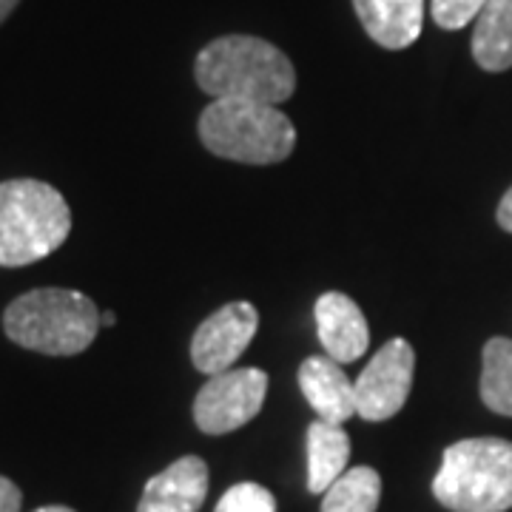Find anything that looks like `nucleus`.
Returning <instances> with one entry per match:
<instances>
[{
    "label": "nucleus",
    "mask_w": 512,
    "mask_h": 512,
    "mask_svg": "<svg viewBox=\"0 0 512 512\" xmlns=\"http://www.w3.org/2000/svg\"><path fill=\"white\" fill-rule=\"evenodd\" d=\"M197 83L214 100L279 106L296 89L293 63L274 43L251 35L217 37L197 55Z\"/></svg>",
    "instance_id": "obj_1"
},
{
    "label": "nucleus",
    "mask_w": 512,
    "mask_h": 512,
    "mask_svg": "<svg viewBox=\"0 0 512 512\" xmlns=\"http://www.w3.org/2000/svg\"><path fill=\"white\" fill-rule=\"evenodd\" d=\"M97 305L72 288H35L12 299L3 311L6 336L46 356H77L92 348L100 330Z\"/></svg>",
    "instance_id": "obj_2"
},
{
    "label": "nucleus",
    "mask_w": 512,
    "mask_h": 512,
    "mask_svg": "<svg viewBox=\"0 0 512 512\" xmlns=\"http://www.w3.org/2000/svg\"><path fill=\"white\" fill-rule=\"evenodd\" d=\"M72 234V208L43 180L0 183V268L40 262Z\"/></svg>",
    "instance_id": "obj_3"
},
{
    "label": "nucleus",
    "mask_w": 512,
    "mask_h": 512,
    "mask_svg": "<svg viewBox=\"0 0 512 512\" xmlns=\"http://www.w3.org/2000/svg\"><path fill=\"white\" fill-rule=\"evenodd\" d=\"M433 495L453 512L512 510V441L464 439L444 450Z\"/></svg>",
    "instance_id": "obj_4"
},
{
    "label": "nucleus",
    "mask_w": 512,
    "mask_h": 512,
    "mask_svg": "<svg viewBox=\"0 0 512 512\" xmlns=\"http://www.w3.org/2000/svg\"><path fill=\"white\" fill-rule=\"evenodd\" d=\"M200 140L222 160L274 165L291 157L296 128L282 111L268 103L211 100L200 114Z\"/></svg>",
    "instance_id": "obj_5"
},
{
    "label": "nucleus",
    "mask_w": 512,
    "mask_h": 512,
    "mask_svg": "<svg viewBox=\"0 0 512 512\" xmlns=\"http://www.w3.org/2000/svg\"><path fill=\"white\" fill-rule=\"evenodd\" d=\"M268 396V373L259 367H231L208 376L194 399V421L202 433L222 436L259 416Z\"/></svg>",
    "instance_id": "obj_6"
},
{
    "label": "nucleus",
    "mask_w": 512,
    "mask_h": 512,
    "mask_svg": "<svg viewBox=\"0 0 512 512\" xmlns=\"http://www.w3.org/2000/svg\"><path fill=\"white\" fill-rule=\"evenodd\" d=\"M416 376V350L396 336L384 345L356 379V416L365 421L393 419L407 402Z\"/></svg>",
    "instance_id": "obj_7"
},
{
    "label": "nucleus",
    "mask_w": 512,
    "mask_h": 512,
    "mask_svg": "<svg viewBox=\"0 0 512 512\" xmlns=\"http://www.w3.org/2000/svg\"><path fill=\"white\" fill-rule=\"evenodd\" d=\"M259 328V311L251 302H228L202 322L191 339V362L205 376L231 370L248 350Z\"/></svg>",
    "instance_id": "obj_8"
},
{
    "label": "nucleus",
    "mask_w": 512,
    "mask_h": 512,
    "mask_svg": "<svg viewBox=\"0 0 512 512\" xmlns=\"http://www.w3.org/2000/svg\"><path fill=\"white\" fill-rule=\"evenodd\" d=\"M316 333L328 359L339 365L359 362L370 345L365 313L348 293L330 291L316 299Z\"/></svg>",
    "instance_id": "obj_9"
},
{
    "label": "nucleus",
    "mask_w": 512,
    "mask_h": 512,
    "mask_svg": "<svg viewBox=\"0 0 512 512\" xmlns=\"http://www.w3.org/2000/svg\"><path fill=\"white\" fill-rule=\"evenodd\" d=\"M208 498V464L200 456H183L163 473L148 478L137 512H197Z\"/></svg>",
    "instance_id": "obj_10"
},
{
    "label": "nucleus",
    "mask_w": 512,
    "mask_h": 512,
    "mask_svg": "<svg viewBox=\"0 0 512 512\" xmlns=\"http://www.w3.org/2000/svg\"><path fill=\"white\" fill-rule=\"evenodd\" d=\"M299 390L322 421L345 424L356 416V382H350L345 367L328 356H311L302 362Z\"/></svg>",
    "instance_id": "obj_11"
},
{
    "label": "nucleus",
    "mask_w": 512,
    "mask_h": 512,
    "mask_svg": "<svg viewBox=\"0 0 512 512\" xmlns=\"http://www.w3.org/2000/svg\"><path fill=\"white\" fill-rule=\"evenodd\" d=\"M365 32L384 49H407L424 23V0H353Z\"/></svg>",
    "instance_id": "obj_12"
},
{
    "label": "nucleus",
    "mask_w": 512,
    "mask_h": 512,
    "mask_svg": "<svg viewBox=\"0 0 512 512\" xmlns=\"http://www.w3.org/2000/svg\"><path fill=\"white\" fill-rule=\"evenodd\" d=\"M350 439L342 424L316 419L308 427V490L325 495L348 473Z\"/></svg>",
    "instance_id": "obj_13"
},
{
    "label": "nucleus",
    "mask_w": 512,
    "mask_h": 512,
    "mask_svg": "<svg viewBox=\"0 0 512 512\" xmlns=\"http://www.w3.org/2000/svg\"><path fill=\"white\" fill-rule=\"evenodd\" d=\"M473 57L484 72L512 69V0H487L473 29Z\"/></svg>",
    "instance_id": "obj_14"
},
{
    "label": "nucleus",
    "mask_w": 512,
    "mask_h": 512,
    "mask_svg": "<svg viewBox=\"0 0 512 512\" xmlns=\"http://www.w3.org/2000/svg\"><path fill=\"white\" fill-rule=\"evenodd\" d=\"M382 498V476L373 467H350L330 484L322 498V512H376Z\"/></svg>",
    "instance_id": "obj_15"
},
{
    "label": "nucleus",
    "mask_w": 512,
    "mask_h": 512,
    "mask_svg": "<svg viewBox=\"0 0 512 512\" xmlns=\"http://www.w3.org/2000/svg\"><path fill=\"white\" fill-rule=\"evenodd\" d=\"M481 402L498 416L512 419V339L495 336L484 345Z\"/></svg>",
    "instance_id": "obj_16"
},
{
    "label": "nucleus",
    "mask_w": 512,
    "mask_h": 512,
    "mask_svg": "<svg viewBox=\"0 0 512 512\" xmlns=\"http://www.w3.org/2000/svg\"><path fill=\"white\" fill-rule=\"evenodd\" d=\"M214 512H276V498L262 484L242 481L222 495Z\"/></svg>",
    "instance_id": "obj_17"
},
{
    "label": "nucleus",
    "mask_w": 512,
    "mask_h": 512,
    "mask_svg": "<svg viewBox=\"0 0 512 512\" xmlns=\"http://www.w3.org/2000/svg\"><path fill=\"white\" fill-rule=\"evenodd\" d=\"M484 6H487V0H433L430 12L441 29L456 32V29H464L467 23H473Z\"/></svg>",
    "instance_id": "obj_18"
},
{
    "label": "nucleus",
    "mask_w": 512,
    "mask_h": 512,
    "mask_svg": "<svg viewBox=\"0 0 512 512\" xmlns=\"http://www.w3.org/2000/svg\"><path fill=\"white\" fill-rule=\"evenodd\" d=\"M20 504H23V493L18 484L0 476V512H20Z\"/></svg>",
    "instance_id": "obj_19"
},
{
    "label": "nucleus",
    "mask_w": 512,
    "mask_h": 512,
    "mask_svg": "<svg viewBox=\"0 0 512 512\" xmlns=\"http://www.w3.org/2000/svg\"><path fill=\"white\" fill-rule=\"evenodd\" d=\"M498 225L512 234V188L504 194V200L498 202Z\"/></svg>",
    "instance_id": "obj_20"
},
{
    "label": "nucleus",
    "mask_w": 512,
    "mask_h": 512,
    "mask_svg": "<svg viewBox=\"0 0 512 512\" xmlns=\"http://www.w3.org/2000/svg\"><path fill=\"white\" fill-rule=\"evenodd\" d=\"M18 3L20 0H0V23L15 12V6H18Z\"/></svg>",
    "instance_id": "obj_21"
},
{
    "label": "nucleus",
    "mask_w": 512,
    "mask_h": 512,
    "mask_svg": "<svg viewBox=\"0 0 512 512\" xmlns=\"http://www.w3.org/2000/svg\"><path fill=\"white\" fill-rule=\"evenodd\" d=\"M35 512H77V510H72V507H63V504H49V507H40V510Z\"/></svg>",
    "instance_id": "obj_22"
},
{
    "label": "nucleus",
    "mask_w": 512,
    "mask_h": 512,
    "mask_svg": "<svg viewBox=\"0 0 512 512\" xmlns=\"http://www.w3.org/2000/svg\"><path fill=\"white\" fill-rule=\"evenodd\" d=\"M100 322H103V325H114V313L111 311L100 313Z\"/></svg>",
    "instance_id": "obj_23"
}]
</instances>
